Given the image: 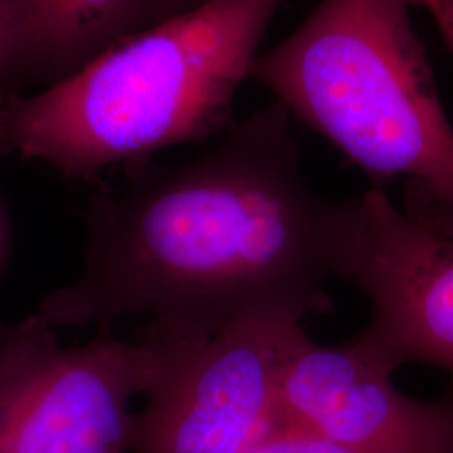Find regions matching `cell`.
Instances as JSON below:
<instances>
[{"instance_id":"6da1fadb","label":"cell","mask_w":453,"mask_h":453,"mask_svg":"<svg viewBox=\"0 0 453 453\" xmlns=\"http://www.w3.org/2000/svg\"><path fill=\"white\" fill-rule=\"evenodd\" d=\"M291 119L274 101L211 151L96 195L80 273L35 314L99 327L145 314L211 336L252 316L331 312L340 202L311 188Z\"/></svg>"},{"instance_id":"7a4b0ae2","label":"cell","mask_w":453,"mask_h":453,"mask_svg":"<svg viewBox=\"0 0 453 453\" xmlns=\"http://www.w3.org/2000/svg\"><path fill=\"white\" fill-rule=\"evenodd\" d=\"M284 0H205L104 50L65 81L0 106V160L67 177L222 130Z\"/></svg>"},{"instance_id":"3957f363","label":"cell","mask_w":453,"mask_h":453,"mask_svg":"<svg viewBox=\"0 0 453 453\" xmlns=\"http://www.w3.org/2000/svg\"><path fill=\"white\" fill-rule=\"evenodd\" d=\"M410 9L321 0L250 78L372 180L403 181L406 217L453 239V127Z\"/></svg>"},{"instance_id":"277c9868","label":"cell","mask_w":453,"mask_h":453,"mask_svg":"<svg viewBox=\"0 0 453 453\" xmlns=\"http://www.w3.org/2000/svg\"><path fill=\"white\" fill-rule=\"evenodd\" d=\"M196 340L151 321L138 340L106 326L65 348L39 314L0 321V453L131 452L133 400L157 388Z\"/></svg>"},{"instance_id":"5b68a950","label":"cell","mask_w":453,"mask_h":453,"mask_svg":"<svg viewBox=\"0 0 453 453\" xmlns=\"http://www.w3.org/2000/svg\"><path fill=\"white\" fill-rule=\"evenodd\" d=\"M333 271L372 303L353 341L396 372L426 365L449 372L453 395V239L418 226L381 188L340 202Z\"/></svg>"},{"instance_id":"8992f818","label":"cell","mask_w":453,"mask_h":453,"mask_svg":"<svg viewBox=\"0 0 453 453\" xmlns=\"http://www.w3.org/2000/svg\"><path fill=\"white\" fill-rule=\"evenodd\" d=\"M303 321L262 314L195 341L134 413L131 452H247L271 430L280 372Z\"/></svg>"},{"instance_id":"52a82bcc","label":"cell","mask_w":453,"mask_h":453,"mask_svg":"<svg viewBox=\"0 0 453 453\" xmlns=\"http://www.w3.org/2000/svg\"><path fill=\"white\" fill-rule=\"evenodd\" d=\"M355 342L321 346L303 331L279 380L271 430L370 453H453V395L417 400Z\"/></svg>"},{"instance_id":"ba28073f","label":"cell","mask_w":453,"mask_h":453,"mask_svg":"<svg viewBox=\"0 0 453 453\" xmlns=\"http://www.w3.org/2000/svg\"><path fill=\"white\" fill-rule=\"evenodd\" d=\"M180 14L173 0H4L0 89H46L114 44Z\"/></svg>"},{"instance_id":"9c48e42d","label":"cell","mask_w":453,"mask_h":453,"mask_svg":"<svg viewBox=\"0 0 453 453\" xmlns=\"http://www.w3.org/2000/svg\"><path fill=\"white\" fill-rule=\"evenodd\" d=\"M245 453H370L292 430H271Z\"/></svg>"},{"instance_id":"30bf717a","label":"cell","mask_w":453,"mask_h":453,"mask_svg":"<svg viewBox=\"0 0 453 453\" xmlns=\"http://www.w3.org/2000/svg\"><path fill=\"white\" fill-rule=\"evenodd\" d=\"M411 7L426 11L437 22L440 33L453 49V0H408Z\"/></svg>"},{"instance_id":"8fae6325","label":"cell","mask_w":453,"mask_h":453,"mask_svg":"<svg viewBox=\"0 0 453 453\" xmlns=\"http://www.w3.org/2000/svg\"><path fill=\"white\" fill-rule=\"evenodd\" d=\"M173 2H175V5H177L179 12H183V11H188V9H192V7L202 4V2H205V0H173Z\"/></svg>"},{"instance_id":"7c38bea8","label":"cell","mask_w":453,"mask_h":453,"mask_svg":"<svg viewBox=\"0 0 453 453\" xmlns=\"http://www.w3.org/2000/svg\"><path fill=\"white\" fill-rule=\"evenodd\" d=\"M2 7H4V0H0V26H2ZM4 104V95H2V89H0V106Z\"/></svg>"}]
</instances>
